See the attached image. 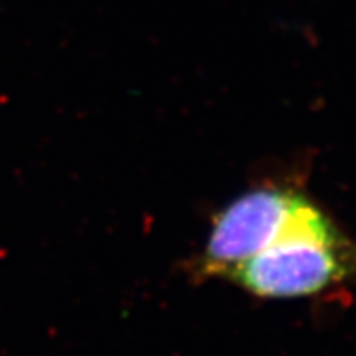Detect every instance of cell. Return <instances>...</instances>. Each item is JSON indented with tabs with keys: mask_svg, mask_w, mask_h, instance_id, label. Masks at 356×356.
Returning a JSON list of instances; mask_svg holds the SVG:
<instances>
[{
	"mask_svg": "<svg viewBox=\"0 0 356 356\" xmlns=\"http://www.w3.org/2000/svg\"><path fill=\"white\" fill-rule=\"evenodd\" d=\"M355 266L356 249L322 209L302 197L278 238L229 278L262 298H302L343 280Z\"/></svg>",
	"mask_w": 356,
	"mask_h": 356,
	"instance_id": "6da1fadb",
	"label": "cell"
},
{
	"mask_svg": "<svg viewBox=\"0 0 356 356\" xmlns=\"http://www.w3.org/2000/svg\"><path fill=\"white\" fill-rule=\"evenodd\" d=\"M300 198V193L275 186L240 195L213 218L198 258V275L229 278L231 273L278 238Z\"/></svg>",
	"mask_w": 356,
	"mask_h": 356,
	"instance_id": "7a4b0ae2",
	"label": "cell"
}]
</instances>
